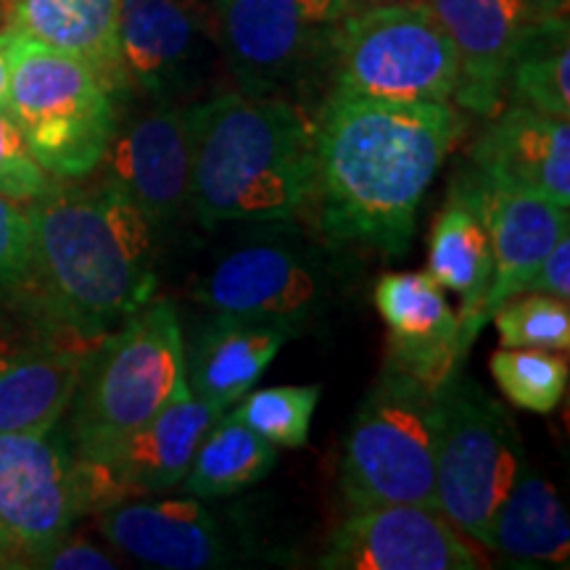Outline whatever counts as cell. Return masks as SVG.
I'll list each match as a JSON object with an SVG mask.
<instances>
[{"mask_svg":"<svg viewBox=\"0 0 570 570\" xmlns=\"http://www.w3.org/2000/svg\"><path fill=\"white\" fill-rule=\"evenodd\" d=\"M460 132L462 117L449 104L325 96L312 122L309 196L323 233L402 256Z\"/></svg>","mask_w":570,"mask_h":570,"instance_id":"6da1fadb","label":"cell"},{"mask_svg":"<svg viewBox=\"0 0 570 570\" xmlns=\"http://www.w3.org/2000/svg\"><path fill=\"white\" fill-rule=\"evenodd\" d=\"M32 273L21 304L101 341L154 298V225L119 185H53L27 204Z\"/></svg>","mask_w":570,"mask_h":570,"instance_id":"7a4b0ae2","label":"cell"},{"mask_svg":"<svg viewBox=\"0 0 570 570\" xmlns=\"http://www.w3.org/2000/svg\"><path fill=\"white\" fill-rule=\"evenodd\" d=\"M190 209L204 227L283 223L309 204L315 151L302 106L252 92H217L185 106Z\"/></svg>","mask_w":570,"mask_h":570,"instance_id":"3957f363","label":"cell"},{"mask_svg":"<svg viewBox=\"0 0 570 570\" xmlns=\"http://www.w3.org/2000/svg\"><path fill=\"white\" fill-rule=\"evenodd\" d=\"M185 383V338L175 304H142L85 356L69 404L67 436L77 458L109 460Z\"/></svg>","mask_w":570,"mask_h":570,"instance_id":"277c9868","label":"cell"},{"mask_svg":"<svg viewBox=\"0 0 570 570\" xmlns=\"http://www.w3.org/2000/svg\"><path fill=\"white\" fill-rule=\"evenodd\" d=\"M117 92L88 63L9 32L3 104L46 173L82 180L101 167L117 127Z\"/></svg>","mask_w":570,"mask_h":570,"instance_id":"5b68a950","label":"cell"},{"mask_svg":"<svg viewBox=\"0 0 570 570\" xmlns=\"http://www.w3.org/2000/svg\"><path fill=\"white\" fill-rule=\"evenodd\" d=\"M436 389L386 362L344 444L341 494L348 508L391 502L436 508Z\"/></svg>","mask_w":570,"mask_h":570,"instance_id":"8992f818","label":"cell"},{"mask_svg":"<svg viewBox=\"0 0 570 570\" xmlns=\"http://www.w3.org/2000/svg\"><path fill=\"white\" fill-rule=\"evenodd\" d=\"M219 53L238 90L302 106L331 82L352 0H209Z\"/></svg>","mask_w":570,"mask_h":570,"instance_id":"52a82bcc","label":"cell"},{"mask_svg":"<svg viewBox=\"0 0 570 570\" xmlns=\"http://www.w3.org/2000/svg\"><path fill=\"white\" fill-rule=\"evenodd\" d=\"M436 508L479 547L525 465L518 428L502 404L462 370L436 389Z\"/></svg>","mask_w":570,"mask_h":570,"instance_id":"ba28073f","label":"cell"},{"mask_svg":"<svg viewBox=\"0 0 570 570\" xmlns=\"http://www.w3.org/2000/svg\"><path fill=\"white\" fill-rule=\"evenodd\" d=\"M460 63L425 3L354 9L341 27L327 96L449 104Z\"/></svg>","mask_w":570,"mask_h":570,"instance_id":"9c48e42d","label":"cell"},{"mask_svg":"<svg viewBox=\"0 0 570 570\" xmlns=\"http://www.w3.org/2000/svg\"><path fill=\"white\" fill-rule=\"evenodd\" d=\"M92 515L85 460L59 425L42 433H0V547L38 568Z\"/></svg>","mask_w":570,"mask_h":570,"instance_id":"30bf717a","label":"cell"},{"mask_svg":"<svg viewBox=\"0 0 570 570\" xmlns=\"http://www.w3.org/2000/svg\"><path fill=\"white\" fill-rule=\"evenodd\" d=\"M119 56L127 88L167 106L198 96L225 63L209 3L198 0H122Z\"/></svg>","mask_w":570,"mask_h":570,"instance_id":"8fae6325","label":"cell"},{"mask_svg":"<svg viewBox=\"0 0 570 570\" xmlns=\"http://www.w3.org/2000/svg\"><path fill=\"white\" fill-rule=\"evenodd\" d=\"M325 570H481L487 554L436 508H354L320 554Z\"/></svg>","mask_w":570,"mask_h":570,"instance_id":"7c38bea8","label":"cell"},{"mask_svg":"<svg viewBox=\"0 0 570 570\" xmlns=\"http://www.w3.org/2000/svg\"><path fill=\"white\" fill-rule=\"evenodd\" d=\"M27 312L21 323L0 320V433H42L61 425L85 356L98 344L32 306Z\"/></svg>","mask_w":570,"mask_h":570,"instance_id":"4fadbf2b","label":"cell"},{"mask_svg":"<svg viewBox=\"0 0 570 570\" xmlns=\"http://www.w3.org/2000/svg\"><path fill=\"white\" fill-rule=\"evenodd\" d=\"M449 196L465 204L489 235L494 254V275L483 298V317L489 323L499 306L523 291L541 259L568 238V209L544 196L491 180L473 167L458 175Z\"/></svg>","mask_w":570,"mask_h":570,"instance_id":"5bb4252c","label":"cell"},{"mask_svg":"<svg viewBox=\"0 0 570 570\" xmlns=\"http://www.w3.org/2000/svg\"><path fill=\"white\" fill-rule=\"evenodd\" d=\"M452 40L460 77L454 101L470 114L494 117L518 42L533 24L554 17L547 0H423Z\"/></svg>","mask_w":570,"mask_h":570,"instance_id":"9a60e30c","label":"cell"},{"mask_svg":"<svg viewBox=\"0 0 570 570\" xmlns=\"http://www.w3.org/2000/svg\"><path fill=\"white\" fill-rule=\"evenodd\" d=\"M106 180L125 190L154 227L173 225L190 206V135L185 106L154 104L114 127Z\"/></svg>","mask_w":570,"mask_h":570,"instance_id":"2e32d148","label":"cell"},{"mask_svg":"<svg viewBox=\"0 0 570 570\" xmlns=\"http://www.w3.org/2000/svg\"><path fill=\"white\" fill-rule=\"evenodd\" d=\"M323 294L317 267L296 248L254 244L235 248L204 277L196 298L217 315L291 327L315 312Z\"/></svg>","mask_w":570,"mask_h":570,"instance_id":"e0dca14e","label":"cell"},{"mask_svg":"<svg viewBox=\"0 0 570 570\" xmlns=\"http://www.w3.org/2000/svg\"><path fill=\"white\" fill-rule=\"evenodd\" d=\"M109 544L142 566L164 570H209L230 562V541L198 497L122 499L98 512Z\"/></svg>","mask_w":570,"mask_h":570,"instance_id":"ac0fdd59","label":"cell"},{"mask_svg":"<svg viewBox=\"0 0 570 570\" xmlns=\"http://www.w3.org/2000/svg\"><path fill=\"white\" fill-rule=\"evenodd\" d=\"M373 298L389 327V362L431 389H439L449 375L458 373L468 356L460 320L431 275H381Z\"/></svg>","mask_w":570,"mask_h":570,"instance_id":"d6986e66","label":"cell"},{"mask_svg":"<svg viewBox=\"0 0 570 570\" xmlns=\"http://www.w3.org/2000/svg\"><path fill=\"white\" fill-rule=\"evenodd\" d=\"M468 148V167L510 188L570 206V125L525 106H502Z\"/></svg>","mask_w":570,"mask_h":570,"instance_id":"ffe728a7","label":"cell"},{"mask_svg":"<svg viewBox=\"0 0 570 570\" xmlns=\"http://www.w3.org/2000/svg\"><path fill=\"white\" fill-rule=\"evenodd\" d=\"M223 415L185 383L180 394L114 449L109 460L98 462L117 502L180 487L206 431Z\"/></svg>","mask_w":570,"mask_h":570,"instance_id":"44dd1931","label":"cell"},{"mask_svg":"<svg viewBox=\"0 0 570 570\" xmlns=\"http://www.w3.org/2000/svg\"><path fill=\"white\" fill-rule=\"evenodd\" d=\"M285 338L283 325L214 312L185 348L188 389L227 412L265 375Z\"/></svg>","mask_w":570,"mask_h":570,"instance_id":"7402d4cb","label":"cell"},{"mask_svg":"<svg viewBox=\"0 0 570 570\" xmlns=\"http://www.w3.org/2000/svg\"><path fill=\"white\" fill-rule=\"evenodd\" d=\"M119 13L122 0H11L9 32L85 61L119 96L127 90Z\"/></svg>","mask_w":570,"mask_h":570,"instance_id":"603a6c76","label":"cell"},{"mask_svg":"<svg viewBox=\"0 0 570 570\" xmlns=\"http://www.w3.org/2000/svg\"><path fill=\"white\" fill-rule=\"evenodd\" d=\"M489 550L512 568H568L570 523L558 491L523 465L494 518Z\"/></svg>","mask_w":570,"mask_h":570,"instance_id":"cb8c5ba5","label":"cell"},{"mask_svg":"<svg viewBox=\"0 0 570 570\" xmlns=\"http://www.w3.org/2000/svg\"><path fill=\"white\" fill-rule=\"evenodd\" d=\"M428 275L441 285V291H452L460 296V333L462 344L470 352L481 327L487 325L483 298L494 275V254H491L489 235L479 217L452 196L433 225L431 246H428Z\"/></svg>","mask_w":570,"mask_h":570,"instance_id":"d4e9b609","label":"cell"},{"mask_svg":"<svg viewBox=\"0 0 570 570\" xmlns=\"http://www.w3.org/2000/svg\"><path fill=\"white\" fill-rule=\"evenodd\" d=\"M277 462V449L238 417H217L183 479L185 494L198 499L233 497L259 483Z\"/></svg>","mask_w":570,"mask_h":570,"instance_id":"484cf974","label":"cell"},{"mask_svg":"<svg viewBox=\"0 0 570 570\" xmlns=\"http://www.w3.org/2000/svg\"><path fill=\"white\" fill-rule=\"evenodd\" d=\"M504 104L570 119L568 17H547L523 35L508 69Z\"/></svg>","mask_w":570,"mask_h":570,"instance_id":"4316f807","label":"cell"},{"mask_svg":"<svg viewBox=\"0 0 570 570\" xmlns=\"http://www.w3.org/2000/svg\"><path fill=\"white\" fill-rule=\"evenodd\" d=\"M491 377L512 407L550 415L568 391V362L544 348H508L489 356Z\"/></svg>","mask_w":570,"mask_h":570,"instance_id":"83f0119b","label":"cell"},{"mask_svg":"<svg viewBox=\"0 0 570 570\" xmlns=\"http://www.w3.org/2000/svg\"><path fill=\"white\" fill-rule=\"evenodd\" d=\"M320 386H273L248 391L233 415L273 446L298 449L309 441Z\"/></svg>","mask_w":570,"mask_h":570,"instance_id":"f1b7e54d","label":"cell"},{"mask_svg":"<svg viewBox=\"0 0 570 570\" xmlns=\"http://www.w3.org/2000/svg\"><path fill=\"white\" fill-rule=\"evenodd\" d=\"M499 344L508 348H544L568 352L570 312L568 302L547 294L512 296L494 312Z\"/></svg>","mask_w":570,"mask_h":570,"instance_id":"f546056e","label":"cell"},{"mask_svg":"<svg viewBox=\"0 0 570 570\" xmlns=\"http://www.w3.org/2000/svg\"><path fill=\"white\" fill-rule=\"evenodd\" d=\"M59 183L35 159L11 111L0 101V196L17 204H30Z\"/></svg>","mask_w":570,"mask_h":570,"instance_id":"4dcf8cb0","label":"cell"},{"mask_svg":"<svg viewBox=\"0 0 570 570\" xmlns=\"http://www.w3.org/2000/svg\"><path fill=\"white\" fill-rule=\"evenodd\" d=\"M32 230L27 209L0 196V302H19L30 285Z\"/></svg>","mask_w":570,"mask_h":570,"instance_id":"1f68e13d","label":"cell"},{"mask_svg":"<svg viewBox=\"0 0 570 570\" xmlns=\"http://www.w3.org/2000/svg\"><path fill=\"white\" fill-rule=\"evenodd\" d=\"M520 294H547L568 302L570 298V240L562 238L550 254L541 259L537 273L529 277Z\"/></svg>","mask_w":570,"mask_h":570,"instance_id":"d6a6232c","label":"cell"},{"mask_svg":"<svg viewBox=\"0 0 570 570\" xmlns=\"http://www.w3.org/2000/svg\"><path fill=\"white\" fill-rule=\"evenodd\" d=\"M38 568H56V570H114L119 568V562L106 554L101 547L90 544V541H75L63 539L59 547H53L38 562Z\"/></svg>","mask_w":570,"mask_h":570,"instance_id":"836d02e7","label":"cell"},{"mask_svg":"<svg viewBox=\"0 0 570 570\" xmlns=\"http://www.w3.org/2000/svg\"><path fill=\"white\" fill-rule=\"evenodd\" d=\"M9 85V30H0V101Z\"/></svg>","mask_w":570,"mask_h":570,"instance_id":"e575fe53","label":"cell"},{"mask_svg":"<svg viewBox=\"0 0 570 570\" xmlns=\"http://www.w3.org/2000/svg\"><path fill=\"white\" fill-rule=\"evenodd\" d=\"M354 9H381V6H399V3H423V0H352Z\"/></svg>","mask_w":570,"mask_h":570,"instance_id":"d590c367","label":"cell"},{"mask_svg":"<svg viewBox=\"0 0 570 570\" xmlns=\"http://www.w3.org/2000/svg\"><path fill=\"white\" fill-rule=\"evenodd\" d=\"M198 3H209V0H198Z\"/></svg>","mask_w":570,"mask_h":570,"instance_id":"8d00e7d4","label":"cell"}]
</instances>
